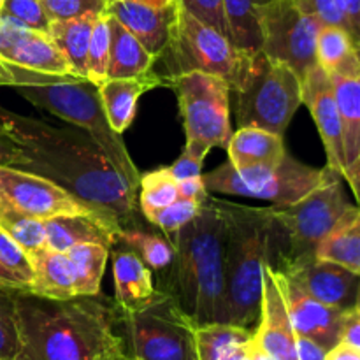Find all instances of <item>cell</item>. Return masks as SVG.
Returning <instances> with one entry per match:
<instances>
[{
	"mask_svg": "<svg viewBox=\"0 0 360 360\" xmlns=\"http://www.w3.org/2000/svg\"><path fill=\"white\" fill-rule=\"evenodd\" d=\"M0 264L23 285L25 290L30 292L32 280H34L30 257L2 229H0Z\"/></svg>",
	"mask_w": 360,
	"mask_h": 360,
	"instance_id": "cell-39",
	"label": "cell"
},
{
	"mask_svg": "<svg viewBox=\"0 0 360 360\" xmlns=\"http://www.w3.org/2000/svg\"><path fill=\"white\" fill-rule=\"evenodd\" d=\"M316 259L329 260L360 278V207L357 206L316 248Z\"/></svg>",
	"mask_w": 360,
	"mask_h": 360,
	"instance_id": "cell-28",
	"label": "cell"
},
{
	"mask_svg": "<svg viewBox=\"0 0 360 360\" xmlns=\"http://www.w3.org/2000/svg\"><path fill=\"white\" fill-rule=\"evenodd\" d=\"M322 21L292 0H260V51L306 76L316 65V35Z\"/></svg>",
	"mask_w": 360,
	"mask_h": 360,
	"instance_id": "cell-12",
	"label": "cell"
},
{
	"mask_svg": "<svg viewBox=\"0 0 360 360\" xmlns=\"http://www.w3.org/2000/svg\"><path fill=\"white\" fill-rule=\"evenodd\" d=\"M229 218L220 199L207 195L200 213L174 232V257L158 271V288L197 323H220L225 297Z\"/></svg>",
	"mask_w": 360,
	"mask_h": 360,
	"instance_id": "cell-3",
	"label": "cell"
},
{
	"mask_svg": "<svg viewBox=\"0 0 360 360\" xmlns=\"http://www.w3.org/2000/svg\"><path fill=\"white\" fill-rule=\"evenodd\" d=\"M0 120L30 158L25 171L42 176L120 229L144 227L137 192L98 144L77 127H55L0 108Z\"/></svg>",
	"mask_w": 360,
	"mask_h": 360,
	"instance_id": "cell-1",
	"label": "cell"
},
{
	"mask_svg": "<svg viewBox=\"0 0 360 360\" xmlns=\"http://www.w3.org/2000/svg\"><path fill=\"white\" fill-rule=\"evenodd\" d=\"M343 125L345 164L360 155V51L354 49L347 60L329 74ZM347 169V167H345Z\"/></svg>",
	"mask_w": 360,
	"mask_h": 360,
	"instance_id": "cell-22",
	"label": "cell"
},
{
	"mask_svg": "<svg viewBox=\"0 0 360 360\" xmlns=\"http://www.w3.org/2000/svg\"><path fill=\"white\" fill-rule=\"evenodd\" d=\"M248 352H250V359L252 360H273L269 357V355L266 354V352L262 350V348L259 347V345L255 343V340H250V343H248Z\"/></svg>",
	"mask_w": 360,
	"mask_h": 360,
	"instance_id": "cell-53",
	"label": "cell"
},
{
	"mask_svg": "<svg viewBox=\"0 0 360 360\" xmlns=\"http://www.w3.org/2000/svg\"><path fill=\"white\" fill-rule=\"evenodd\" d=\"M253 340L273 360H297L295 330L288 316L278 274L269 264L264 267L259 327L253 330Z\"/></svg>",
	"mask_w": 360,
	"mask_h": 360,
	"instance_id": "cell-16",
	"label": "cell"
},
{
	"mask_svg": "<svg viewBox=\"0 0 360 360\" xmlns=\"http://www.w3.org/2000/svg\"><path fill=\"white\" fill-rule=\"evenodd\" d=\"M0 202L37 220L95 213L56 183L9 165H0Z\"/></svg>",
	"mask_w": 360,
	"mask_h": 360,
	"instance_id": "cell-13",
	"label": "cell"
},
{
	"mask_svg": "<svg viewBox=\"0 0 360 360\" xmlns=\"http://www.w3.org/2000/svg\"><path fill=\"white\" fill-rule=\"evenodd\" d=\"M202 162L200 158L193 157L190 151H186L183 148L181 155H179L178 160L174 162L172 165H169L167 171L169 174L172 176L174 181H183V179H188V178H195V176L202 174Z\"/></svg>",
	"mask_w": 360,
	"mask_h": 360,
	"instance_id": "cell-46",
	"label": "cell"
},
{
	"mask_svg": "<svg viewBox=\"0 0 360 360\" xmlns=\"http://www.w3.org/2000/svg\"><path fill=\"white\" fill-rule=\"evenodd\" d=\"M139 210L143 217L167 207L178 199V183L169 174L167 167L141 174L139 179Z\"/></svg>",
	"mask_w": 360,
	"mask_h": 360,
	"instance_id": "cell-34",
	"label": "cell"
},
{
	"mask_svg": "<svg viewBox=\"0 0 360 360\" xmlns=\"http://www.w3.org/2000/svg\"><path fill=\"white\" fill-rule=\"evenodd\" d=\"M176 183H178V195L181 197V199L204 202L206 197L210 195V192L206 190V185H204L202 174L195 176V178L183 179V181H176Z\"/></svg>",
	"mask_w": 360,
	"mask_h": 360,
	"instance_id": "cell-48",
	"label": "cell"
},
{
	"mask_svg": "<svg viewBox=\"0 0 360 360\" xmlns=\"http://www.w3.org/2000/svg\"><path fill=\"white\" fill-rule=\"evenodd\" d=\"M14 301L25 360H102L125 352L116 334L120 309L104 295L56 301L16 290Z\"/></svg>",
	"mask_w": 360,
	"mask_h": 360,
	"instance_id": "cell-2",
	"label": "cell"
},
{
	"mask_svg": "<svg viewBox=\"0 0 360 360\" xmlns=\"http://www.w3.org/2000/svg\"><path fill=\"white\" fill-rule=\"evenodd\" d=\"M280 274L323 304L340 309L355 306L360 278L338 264L313 257L294 264Z\"/></svg>",
	"mask_w": 360,
	"mask_h": 360,
	"instance_id": "cell-18",
	"label": "cell"
},
{
	"mask_svg": "<svg viewBox=\"0 0 360 360\" xmlns=\"http://www.w3.org/2000/svg\"><path fill=\"white\" fill-rule=\"evenodd\" d=\"M112 259V276H115V302L120 313L143 309L153 304L162 295L153 285L151 269L132 250L109 252Z\"/></svg>",
	"mask_w": 360,
	"mask_h": 360,
	"instance_id": "cell-21",
	"label": "cell"
},
{
	"mask_svg": "<svg viewBox=\"0 0 360 360\" xmlns=\"http://www.w3.org/2000/svg\"><path fill=\"white\" fill-rule=\"evenodd\" d=\"M0 287H7V288H20V290H25L23 285L6 269V267L0 264Z\"/></svg>",
	"mask_w": 360,
	"mask_h": 360,
	"instance_id": "cell-52",
	"label": "cell"
},
{
	"mask_svg": "<svg viewBox=\"0 0 360 360\" xmlns=\"http://www.w3.org/2000/svg\"><path fill=\"white\" fill-rule=\"evenodd\" d=\"M120 323L129 360H197V323L164 292L146 308L120 313Z\"/></svg>",
	"mask_w": 360,
	"mask_h": 360,
	"instance_id": "cell-10",
	"label": "cell"
},
{
	"mask_svg": "<svg viewBox=\"0 0 360 360\" xmlns=\"http://www.w3.org/2000/svg\"><path fill=\"white\" fill-rule=\"evenodd\" d=\"M118 243H123L127 248L136 252L151 271L165 269L174 257V245L171 239L148 232L144 227L123 229Z\"/></svg>",
	"mask_w": 360,
	"mask_h": 360,
	"instance_id": "cell-32",
	"label": "cell"
},
{
	"mask_svg": "<svg viewBox=\"0 0 360 360\" xmlns=\"http://www.w3.org/2000/svg\"><path fill=\"white\" fill-rule=\"evenodd\" d=\"M253 330L229 323L195 326L197 360H227L236 347L252 340Z\"/></svg>",
	"mask_w": 360,
	"mask_h": 360,
	"instance_id": "cell-30",
	"label": "cell"
},
{
	"mask_svg": "<svg viewBox=\"0 0 360 360\" xmlns=\"http://www.w3.org/2000/svg\"><path fill=\"white\" fill-rule=\"evenodd\" d=\"M164 77L165 86L172 88L178 97L185 125V150L204 160L213 148H227L232 136L231 86L204 72Z\"/></svg>",
	"mask_w": 360,
	"mask_h": 360,
	"instance_id": "cell-8",
	"label": "cell"
},
{
	"mask_svg": "<svg viewBox=\"0 0 360 360\" xmlns=\"http://www.w3.org/2000/svg\"><path fill=\"white\" fill-rule=\"evenodd\" d=\"M109 25H111V55H109L108 77H137L153 70L157 58L148 53L144 46L111 14H109Z\"/></svg>",
	"mask_w": 360,
	"mask_h": 360,
	"instance_id": "cell-27",
	"label": "cell"
},
{
	"mask_svg": "<svg viewBox=\"0 0 360 360\" xmlns=\"http://www.w3.org/2000/svg\"><path fill=\"white\" fill-rule=\"evenodd\" d=\"M340 343L345 345V347L354 348V350H360V313L355 308L345 311Z\"/></svg>",
	"mask_w": 360,
	"mask_h": 360,
	"instance_id": "cell-47",
	"label": "cell"
},
{
	"mask_svg": "<svg viewBox=\"0 0 360 360\" xmlns=\"http://www.w3.org/2000/svg\"><path fill=\"white\" fill-rule=\"evenodd\" d=\"M28 257L34 269V280L30 285L32 294L56 301L76 297L72 262L67 253L41 248L30 252Z\"/></svg>",
	"mask_w": 360,
	"mask_h": 360,
	"instance_id": "cell-25",
	"label": "cell"
},
{
	"mask_svg": "<svg viewBox=\"0 0 360 360\" xmlns=\"http://www.w3.org/2000/svg\"><path fill=\"white\" fill-rule=\"evenodd\" d=\"M227 153L236 169L276 167L287 157L283 137L259 127H239L229 139Z\"/></svg>",
	"mask_w": 360,
	"mask_h": 360,
	"instance_id": "cell-24",
	"label": "cell"
},
{
	"mask_svg": "<svg viewBox=\"0 0 360 360\" xmlns=\"http://www.w3.org/2000/svg\"><path fill=\"white\" fill-rule=\"evenodd\" d=\"M0 11L16 18L34 30L48 32L51 20L46 14L41 0H4Z\"/></svg>",
	"mask_w": 360,
	"mask_h": 360,
	"instance_id": "cell-41",
	"label": "cell"
},
{
	"mask_svg": "<svg viewBox=\"0 0 360 360\" xmlns=\"http://www.w3.org/2000/svg\"><path fill=\"white\" fill-rule=\"evenodd\" d=\"M200 207H202V202L178 197V199L172 204H169L167 207H162V210L148 214L146 220L148 224L157 225V227L160 229L162 232H165V234L172 236L174 232H178L179 229L188 225L190 221L200 213Z\"/></svg>",
	"mask_w": 360,
	"mask_h": 360,
	"instance_id": "cell-38",
	"label": "cell"
},
{
	"mask_svg": "<svg viewBox=\"0 0 360 360\" xmlns=\"http://www.w3.org/2000/svg\"><path fill=\"white\" fill-rule=\"evenodd\" d=\"M259 4L260 0H221L229 37L250 55L260 51Z\"/></svg>",
	"mask_w": 360,
	"mask_h": 360,
	"instance_id": "cell-29",
	"label": "cell"
},
{
	"mask_svg": "<svg viewBox=\"0 0 360 360\" xmlns=\"http://www.w3.org/2000/svg\"><path fill=\"white\" fill-rule=\"evenodd\" d=\"M16 290L20 288L0 287V360H25L14 301Z\"/></svg>",
	"mask_w": 360,
	"mask_h": 360,
	"instance_id": "cell-35",
	"label": "cell"
},
{
	"mask_svg": "<svg viewBox=\"0 0 360 360\" xmlns=\"http://www.w3.org/2000/svg\"><path fill=\"white\" fill-rule=\"evenodd\" d=\"M326 172L327 167H309L287 153L276 167L236 169L227 160L202 179L210 193L269 200L273 206L285 207L311 193L323 181Z\"/></svg>",
	"mask_w": 360,
	"mask_h": 360,
	"instance_id": "cell-11",
	"label": "cell"
},
{
	"mask_svg": "<svg viewBox=\"0 0 360 360\" xmlns=\"http://www.w3.org/2000/svg\"><path fill=\"white\" fill-rule=\"evenodd\" d=\"M109 2H112V0H108V4H109Z\"/></svg>",
	"mask_w": 360,
	"mask_h": 360,
	"instance_id": "cell-60",
	"label": "cell"
},
{
	"mask_svg": "<svg viewBox=\"0 0 360 360\" xmlns=\"http://www.w3.org/2000/svg\"><path fill=\"white\" fill-rule=\"evenodd\" d=\"M231 95L236 97L239 127H259L283 137L302 105V83L287 63L259 51L252 56L241 84Z\"/></svg>",
	"mask_w": 360,
	"mask_h": 360,
	"instance_id": "cell-7",
	"label": "cell"
},
{
	"mask_svg": "<svg viewBox=\"0 0 360 360\" xmlns=\"http://www.w3.org/2000/svg\"><path fill=\"white\" fill-rule=\"evenodd\" d=\"M171 74L204 72L224 79L231 91L241 84L252 56L239 49L224 32L202 23L179 6L167 51Z\"/></svg>",
	"mask_w": 360,
	"mask_h": 360,
	"instance_id": "cell-9",
	"label": "cell"
},
{
	"mask_svg": "<svg viewBox=\"0 0 360 360\" xmlns=\"http://www.w3.org/2000/svg\"><path fill=\"white\" fill-rule=\"evenodd\" d=\"M343 181V176L327 167L323 181L304 199L285 207H266L269 214L267 264L276 273L316 257L320 243L357 207L347 199Z\"/></svg>",
	"mask_w": 360,
	"mask_h": 360,
	"instance_id": "cell-6",
	"label": "cell"
},
{
	"mask_svg": "<svg viewBox=\"0 0 360 360\" xmlns=\"http://www.w3.org/2000/svg\"><path fill=\"white\" fill-rule=\"evenodd\" d=\"M248 343H250V341H246V343H241L239 347H236L234 350H232V354L229 355L227 360H252V359H250Z\"/></svg>",
	"mask_w": 360,
	"mask_h": 360,
	"instance_id": "cell-54",
	"label": "cell"
},
{
	"mask_svg": "<svg viewBox=\"0 0 360 360\" xmlns=\"http://www.w3.org/2000/svg\"><path fill=\"white\" fill-rule=\"evenodd\" d=\"M9 69L14 77L13 88L21 97L86 132L137 192L141 172L123 143L122 134H116L105 118L98 84L86 77L51 76L11 65Z\"/></svg>",
	"mask_w": 360,
	"mask_h": 360,
	"instance_id": "cell-4",
	"label": "cell"
},
{
	"mask_svg": "<svg viewBox=\"0 0 360 360\" xmlns=\"http://www.w3.org/2000/svg\"><path fill=\"white\" fill-rule=\"evenodd\" d=\"M297 7L309 14H315L322 23L338 25L345 28L343 16L338 7V0H292Z\"/></svg>",
	"mask_w": 360,
	"mask_h": 360,
	"instance_id": "cell-43",
	"label": "cell"
},
{
	"mask_svg": "<svg viewBox=\"0 0 360 360\" xmlns=\"http://www.w3.org/2000/svg\"><path fill=\"white\" fill-rule=\"evenodd\" d=\"M343 179L348 183V186L354 192L355 199H357V204L360 207V155L352 162L350 165H347L343 172Z\"/></svg>",
	"mask_w": 360,
	"mask_h": 360,
	"instance_id": "cell-50",
	"label": "cell"
},
{
	"mask_svg": "<svg viewBox=\"0 0 360 360\" xmlns=\"http://www.w3.org/2000/svg\"><path fill=\"white\" fill-rule=\"evenodd\" d=\"M0 229L27 253L46 248L44 220H37L0 202Z\"/></svg>",
	"mask_w": 360,
	"mask_h": 360,
	"instance_id": "cell-33",
	"label": "cell"
},
{
	"mask_svg": "<svg viewBox=\"0 0 360 360\" xmlns=\"http://www.w3.org/2000/svg\"><path fill=\"white\" fill-rule=\"evenodd\" d=\"M178 9L179 2L165 9H155L130 0H112L105 13L116 18L148 53H151L155 58H160L171 42Z\"/></svg>",
	"mask_w": 360,
	"mask_h": 360,
	"instance_id": "cell-19",
	"label": "cell"
},
{
	"mask_svg": "<svg viewBox=\"0 0 360 360\" xmlns=\"http://www.w3.org/2000/svg\"><path fill=\"white\" fill-rule=\"evenodd\" d=\"M326 360H360V350H354V348L338 343L336 347L327 352Z\"/></svg>",
	"mask_w": 360,
	"mask_h": 360,
	"instance_id": "cell-51",
	"label": "cell"
},
{
	"mask_svg": "<svg viewBox=\"0 0 360 360\" xmlns=\"http://www.w3.org/2000/svg\"><path fill=\"white\" fill-rule=\"evenodd\" d=\"M102 360H129V357H127V352H123V354L109 355V357H104Z\"/></svg>",
	"mask_w": 360,
	"mask_h": 360,
	"instance_id": "cell-57",
	"label": "cell"
},
{
	"mask_svg": "<svg viewBox=\"0 0 360 360\" xmlns=\"http://www.w3.org/2000/svg\"><path fill=\"white\" fill-rule=\"evenodd\" d=\"M0 60L11 67L51 76H74L69 62L46 32L34 30L0 11Z\"/></svg>",
	"mask_w": 360,
	"mask_h": 360,
	"instance_id": "cell-14",
	"label": "cell"
},
{
	"mask_svg": "<svg viewBox=\"0 0 360 360\" xmlns=\"http://www.w3.org/2000/svg\"><path fill=\"white\" fill-rule=\"evenodd\" d=\"M158 86H165V77L153 70L137 77H108L102 81L98 94L111 129L116 134L125 132L136 118L141 95Z\"/></svg>",
	"mask_w": 360,
	"mask_h": 360,
	"instance_id": "cell-23",
	"label": "cell"
},
{
	"mask_svg": "<svg viewBox=\"0 0 360 360\" xmlns=\"http://www.w3.org/2000/svg\"><path fill=\"white\" fill-rule=\"evenodd\" d=\"M2 4H4V0H0V7H2Z\"/></svg>",
	"mask_w": 360,
	"mask_h": 360,
	"instance_id": "cell-59",
	"label": "cell"
},
{
	"mask_svg": "<svg viewBox=\"0 0 360 360\" xmlns=\"http://www.w3.org/2000/svg\"><path fill=\"white\" fill-rule=\"evenodd\" d=\"M109 252L111 250L102 245H77L65 252L72 262L76 295L101 294Z\"/></svg>",
	"mask_w": 360,
	"mask_h": 360,
	"instance_id": "cell-31",
	"label": "cell"
},
{
	"mask_svg": "<svg viewBox=\"0 0 360 360\" xmlns=\"http://www.w3.org/2000/svg\"><path fill=\"white\" fill-rule=\"evenodd\" d=\"M220 206L229 218L220 323L250 329L260 315L264 267L269 260V214L266 207L221 199Z\"/></svg>",
	"mask_w": 360,
	"mask_h": 360,
	"instance_id": "cell-5",
	"label": "cell"
},
{
	"mask_svg": "<svg viewBox=\"0 0 360 360\" xmlns=\"http://www.w3.org/2000/svg\"><path fill=\"white\" fill-rule=\"evenodd\" d=\"M46 14L51 21L69 20L84 14H104L108 0H41Z\"/></svg>",
	"mask_w": 360,
	"mask_h": 360,
	"instance_id": "cell-40",
	"label": "cell"
},
{
	"mask_svg": "<svg viewBox=\"0 0 360 360\" xmlns=\"http://www.w3.org/2000/svg\"><path fill=\"white\" fill-rule=\"evenodd\" d=\"M338 7L343 16L345 30L360 51V0H338Z\"/></svg>",
	"mask_w": 360,
	"mask_h": 360,
	"instance_id": "cell-45",
	"label": "cell"
},
{
	"mask_svg": "<svg viewBox=\"0 0 360 360\" xmlns=\"http://www.w3.org/2000/svg\"><path fill=\"white\" fill-rule=\"evenodd\" d=\"M46 248L55 252H69L77 245H102L115 248L123 229L111 224L97 213L62 214L44 220Z\"/></svg>",
	"mask_w": 360,
	"mask_h": 360,
	"instance_id": "cell-20",
	"label": "cell"
},
{
	"mask_svg": "<svg viewBox=\"0 0 360 360\" xmlns=\"http://www.w3.org/2000/svg\"><path fill=\"white\" fill-rule=\"evenodd\" d=\"M130 2L143 4V6L155 7V9H165V7H171L174 4H178V0H130Z\"/></svg>",
	"mask_w": 360,
	"mask_h": 360,
	"instance_id": "cell-56",
	"label": "cell"
},
{
	"mask_svg": "<svg viewBox=\"0 0 360 360\" xmlns=\"http://www.w3.org/2000/svg\"><path fill=\"white\" fill-rule=\"evenodd\" d=\"M280 280L281 292H283L285 304H287L288 316L295 336H304L322 345L327 352L340 343L341 323L347 309L327 306L316 301L302 288H299L294 281L276 273Z\"/></svg>",
	"mask_w": 360,
	"mask_h": 360,
	"instance_id": "cell-17",
	"label": "cell"
},
{
	"mask_svg": "<svg viewBox=\"0 0 360 360\" xmlns=\"http://www.w3.org/2000/svg\"><path fill=\"white\" fill-rule=\"evenodd\" d=\"M178 2L183 9L188 11L190 14H193L197 20L218 28V30L224 32V34L229 37L227 21H225L221 0H178Z\"/></svg>",
	"mask_w": 360,
	"mask_h": 360,
	"instance_id": "cell-42",
	"label": "cell"
},
{
	"mask_svg": "<svg viewBox=\"0 0 360 360\" xmlns=\"http://www.w3.org/2000/svg\"><path fill=\"white\" fill-rule=\"evenodd\" d=\"M355 309L360 313V281H359V288H357V297H355Z\"/></svg>",
	"mask_w": 360,
	"mask_h": 360,
	"instance_id": "cell-58",
	"label": "cell"
},
{
	"mask_svg": "<svg viewBox=\"0 0 360 360\" xmlns=\"http://www.w3.org/2000/svg\"><path fill=\"white\" fill-rule=\"evenodd\" d=\"M30 162L20 144L14 141L9 130L6 129L4 122L0 120V165H9V167L25 169Z\"/></svg>",
	"mask_w": 360,
	"mask_h": 360,
	"instance_id": "cell-44",
	"label": "cell"
},
{
	"mask_svg": "<svg viewBox=\"0 0 360 360\" xmlns=\"http://www.w3.org/2000/svg\"><path fill=\"white\" fill-rule=\"evenodd\" d=\"M13 84H14V77H13V72H11L9 65L0 60V86H13Z\"/></svg>",
	"mask_w": 360,
	"mask_h": 360,
	"instance_id": "cell-55",
	"label": "cell"
},
{
	"mask_svg": "<svg viewBox=\"0 0 360 360\" xmlns=\"http://www.w3.org/2000/svg\"><path fill=\"white\" fill-rule=\"evenodd\" d=\"M98 16L101 14H84L69 20H55L49 23L46 32L65 56L72 74L77 77H86L88 46H90L91 28Z\"/></svg>",
	"mask_w": 360,
	"mask_h": 360,
	"instance_id": "cell-26",
	"label": "cell"
},
{
	"mask_svg": "<svg viewBox=\"0 0 360 360\" xmlns=\"http://www.w3.org/2000/svg\"><path fill=\"white\" fill-rule=\"evenodd\" d=\"M354 49L357 48L343 27L326 23L320 27L319 35H316V63L327 74L334 72Z\"/></svg>",
	"mask_w": 360,
	"mask_h": 360,
	"instance_id": "cell-36",
	"label": "cell"
},
{
	"mask_svg": "<svg viewBox=\"0 0 360 360\" xmlns=\"http://www.w3.org/2000/svg\"><path fill=\"white\" fill-rule=\"evenodd\" d=\"M302 104L311 112L316 130L322 137L327 155V167L343 176L345 150H343V125H341L340 109L330 76L316 63L304 77H302Z\"/></svg>",
	"mask_w": 360,
	"mask_h": 360,
	"instance_id": "cell-15",
	"label": "cell"
},
{
	"mask_svg": "<svg viewBox=\"0 0 360 360\" xmlns=\"http://www.w3.org/2000/svg\"><path fill=\"white\" fill-rule=\"evenodd\" d=\"M295 354L297 360H326L327 350L316 341L304 336H295Z\"/></svg>",
	"mask_w": 360,
	"mask_h": 360,
	"instance_id": "cell-49",
	"label": "cell"
},
{
	"mask_svg": "<svg viewBox=\"0 0 360 360\" xmlns=\"http://www.w3.org/2000/svg\"><path fill=\"white\" fill-rule=\"evenodd\" d=\"M109 55H111V25L109 14L104 13L97 18L90 35L86 56V79L101 84L108 79Z\"/></svg>",
	"mask_w": 360,
	"mask_h": 360,
	"instance_id": "cell-37",
	"label": "cell"
}]
</instances>
